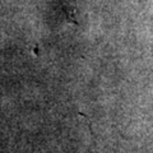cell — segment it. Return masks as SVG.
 I'll return each instance as SVG.
<instances>
[{"label": "cell", "mask_w": 153, "mask_h": 153, "mask_svg": "<svg viewBox=\"0 0 153 153\" xmlns=\"http://www.w3.org/2000/svg\"><path fill=\"white\" fill-rule=\"evenodd\" d=\"M63 10L66 14V21L69 23H74V25L78 26V21H76V9L71 5H64L63 7Z\"/></svg>", "instance_id": "6da1fadb"}]
</instances>
